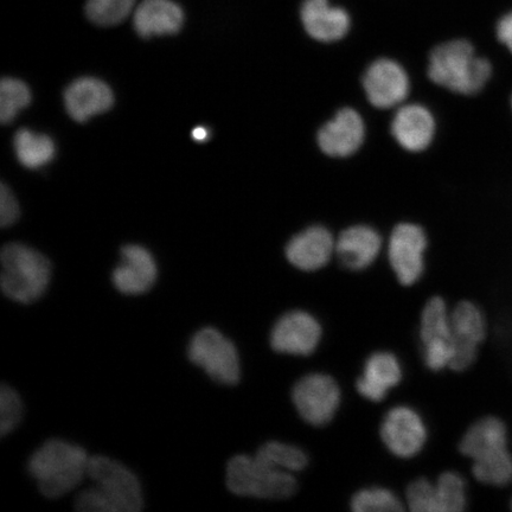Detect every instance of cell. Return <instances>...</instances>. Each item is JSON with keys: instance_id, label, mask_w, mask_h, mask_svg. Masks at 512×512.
Instances as JSON below:
<instances>
[{"instance_id": "cell-1", "label": "cell", "mask_w": 512, "mask_h": 512, "mask_svg": "<svg viewBox=\"0 0 512 512\" xmlns=\"http://www.w3.org/2000/svg\"><path fill=\"white\" fill-rule=\"evenodd\" d=\"M94 483L78 496L76 510L82 512H138L144 507L143 491L134 473L104 456L89 460L88 475Z\"/></svg>"}, {"instance_id": "cell-2", "label": "cell", "mask_w": 512, "mask_h": 512, "mask_svg": "<svg viewBox=\"0 0 512 512\" xmlns=\"http://www.w3.org/2000/svg\"><path fill=\"white\" fill-rule=\"evenodd\" d=\"M459 452L472 460V473L479 483L504 486L512 479V454L507 426L496 416H485L467 428Z\"/></svg>"}, {"instance_id": "cell-3", "label": "cell", "mask_w": 512, "mask_h": 512, "mask_svg": "<svg viewBox=\"0 0 512 512\" xmlns=\"http://www.w3.org/2000/svg\"><path fill=\"white\" fill-rule=\"evenodd\" d=\"M428 78L439 87L460 95H476L483 91L492 76V64L479 56L466 40L439 44L428 57Z\"/></svg>"}, {"instance_id": "cell-4", "label": "cell", "mask_w": 512, "mask_h": 512, "mask_svg": "<svg viewBox=\"0 0 512 512\" xmlns=\"http://www.w3.org/2000/svg\"><path fill=\"white\" fill-rule=\"evenodd\" d=\"M91 457L79 445L50 439L32 454L29 472L42 495L60 498L69 494L88 475Z\"/></svg>"}, {"instance_id": "cell-5", "label": "cell", "mask_w": 512, "mask_h": 512, "mask_svg": "<svg viewBox=\"0 0 512 512\" xmlns=\"http://www.w3.org/2000/svg\"><path fill=\"white\" fill-rule=\"evenodd\" d=\"M0 285L6 297L14 302L31 304L47 291L51 278L49 260L22 243H9L3 248Z\"/></svg>"}, {"instance_id": "cell-6", "label": "cell", "mask_w": 512, "mask_h": 512, "mask_svg": "<svg viewBox=\"0 0 512 512\" xmlns=\"http://www.w3.org/2000/svg\"><path fill=\"white\" fill-rule=\"evenodd\" d=\"M226 478L228 489L241 497L284 501L298 490L296 475L277 469L256 454H239L230 459Z\"/></svg>"}, {"instance_id": "cell-7", "label": "cell", "mask_w": 512, "mask_h": 512, "mask_svg": "<svg viewBox=\"0 0 512 512\" xmlns=\"http://www.w3.org/2000/svg\"><path fill=\"white\" fill-rule=\"evenodd\" d=\"M291 400L307 425L324 427L336 418L341 408L342 389L335 377L315 371L294 383Z\"/></svg>"}, {"instance_id": "cell-8", "label": "cell", "mask_w": 512, "mask_h": 512, "mask_svg": "<svg viewBox=\"0 0 512 512\" xmlns=\"http://www.w3.org/2000/svg\"><path fill=\"white\" fill-rule=\"evenodd\" d=\"M419 339L422 361L428 370L439 373L450 368L454 341L451 311L443 297L433 296L422 307Z\"/></svg>"}, {"instance_id": "cell-9", "label": "cell", "mask_w": 512, "mask_h": 512, "mask_svg": "<svg viewBox=\"0 0 512 512\" xmlns=\"http://www.w3.org/2000/svg\"><path fill=\"white\" fill-rule=\"evenodd\" d=\"M188 355L190 361L206 371L211 380L224 386L240 381L241 364L238 349L221 331L204 328L192 337Z\"/></svg>"}, {"instance_id": "cell-10", "label": "cell", "mask_w": 512, "mask_h": 512, "mask_svg": "<svg viewBox=\"0 0 512 512\" xmlns=\"http://www.w3.org/2000/svg\"><path fill=\"white\" fill-rule=\"evenodd\" d=\"M380 438L392 456L411 460L424 451L428 441V427L415 408L399 405L383 415Z\"/></svg>"}, {"instance_id": "cell-11", "label": "cell", "mask_w": 512, "mask_h": 512, "mask_svg": "<svg viewBox=\"0 0 512 512\" xmlns=\"http://www.w3.org/2000/svg\"><path fill=\"white\" fill-rule=\"evenodd\" d=\"M323 335L322 323L315 315L294 309L283 313L274 323L270 344L280 355L309 357L319 348Z\"/></svg>"}, {"instance_id": "cell-12", "label": "cell", "mask_w": 512, "mask_h": 512, "mask_svg": "<svg viewBox=\"0 0 512 512\" xmlns=\"http://www.w3.org/2000/svg\"><path fill=\"white\" fill-rule=\"evenodd\" d=\"M428 239L424 228L415 223H399L388 243V260L402 286L418 284L425 273Z\"/></svg>"}, {"instance_id": "cell-13", "label": "cell", "mask_w": 512, "mask_h": 512, "mask_svg": "<svg viewBox=\"0 0 512 512\" xmlns=\"http://www.w3.org/2000/svg\"><path fill=\"white\" fill-rule=\"evenodd\" d=\"M454 354L450 369L462 373L473 366L480 345L488 334L484 312L470 300H462L451 311Z\"/></svg>"}, {"instance_id": "cell-14", "label": "cell", "mask_w": 512, "mask_h": 512, "mask_svg": "<svg viewBox=\"0 0 512 512\" xmlns=\"http://www.w3.org/2000/svg\"><path fill=\"white\" fill-rule=\"evenodd\" d=\"M362 85L370 104L379 110L402 105L411 91L406 69L386 57L370 64L363 74Z\"/></svg>"}, {"instance_id": "cell-15", "label": "cell", "mask_w": 512, "mask_h": 512, "mask_svg": "<svg viewBox=\"0 0 512 512\" xmlns=\"http://www.w3.org/2000/svg\"><path fill=\"white\" fill-rule=\"evenodd\" d=\"M366 139V124L354 108L344 107L334 119L326 121L317 133V144L324 155L348 158L361 149Z\"/></svg>"}, {"instance_id": "cell-16", "label": "cell", "mask_w": 512, "mask_h": 512, "mask_svg": "<svg viewBox=\"0 0 512 512\" xmlns=\"http://www.w3.org/2000/svg\"><path fill=\"white\" fill-rule=\"evenodd\" d=\"M336 239L320 224L307 227L294 235L285 247V256L298 271L312 273L322 270L335 256Z\"/></svg>"}, {"instance_id": "cell-17", "label": "cell", "mask_w": 512, "mask_h": 512, "mask_svg": "<svg viewBox=\"0 0 512 512\" xmlns=\"http://www.w3.org/2000/svg\"><path fill=\"white\" fill-rule=\"evenodd\" d=\"M403 380V367L392 351L373 352L364 361L362 374L356 380V390L361 398L380 403L386 400L390 390L399 387Z\"/></svg>"}, {"instance_id": "cell-18", "label": "cell", "mask_w": 512, "mask_h": 512, "mask_svg": "<svg viewBox=\"0 0 512 512\" xmlns=\"http://www.w3.org/2000/svg\"><path fill=\"white\" fill-rule=\"evenodd\" d=\"M158 277V268L146 248L128 245L121 249V262L113 272V284L126 296H139L151 290Z\"/></svg>"}, {"instance_id": "cell-19", "label": "cell", "mask_w": 512, "mask_h": 512, "mask_svg": "<svg viewBox=\"0 0 512 512\" xmlns=\"http://www.w3.org/2000/svg\"><path fill=\"white\" fill-rule=\"evenodd\" d=\"M437 131L434 115L419 104L402 105L395 113L390 125L395 142L403 150L412 153L424 152L431 146Z\"/></svg>"}, {"instance_id": "cell-20", "label": "cell", "mask_w": 512, "mask_h": 512, "mask_svg": "<svg viewBox=\"0 0 512 512\" xmlns=\"http://www.w3.org/2000/svg\"><path fill=\"white\" fill-rule=\"evenodd\" d=\"M382 236L367 224L344 229L336 239L335 255L344 268L352 272L367 270L379 258Z\"/></svg>"}, {"instance_id": "cell-21", "label": "cell", "mask_w": 512, "mask_h": 512, "mask_svg": "<svg viewBox=\"0 0 512 512\" xmlns=\"http://www.w3.org/2000/svg\"><path fill=\"white\" fill-rule=\"evenodd\" d=\"M300 19L306 34L320 43H334L349 34L351 18L347 11L329 0H304Z\"/></svg>"}, {"instance_id": "cell-22", "label": "cell", "mask_w": 512, "mask_h": 512, "mask_svg": "<svg viewBox=\"0 0 512 512\" xmlns=\"http://www.w3.org/2000/svg\"><path fill=\"white\" fill-rule=\"evenodd\" d=\"M69 117L78 123L107 112L114 104L110 86L95 78H81L70 83L63 95Z\"/></svg>"}, {"instance_id": "cell-23", "label": "cell", "mask_w": 512, "mask_h": 512, "mask_svg": "<svg viewBox=\"0 0 512 512\" xmlns=\"http://www.w3.org/2000/svg\"><path fill=\"white\" fill-rule=\"evenodd\" d=\"M182 6L174 0H143L133 15V27L142 38L175 35L184 24Z\"/></svg>"}, {"instance_id": "cell-24", "label": "cell", "mask_w": 512, "mask_h": 512, "mask_svg": "<svg viewBox=\"0 0 512 512\" xmlns=\"http://www.w3.org/2000/svg\"><path fill=\"white\" fill-rule=\"evenodd\" d=\"M14 149L18 162L28 169H40L54 159L56 147L47 134L22 128L14 138Z\"/></svg>"}, {"instance_id": "cell-25", "label": "cell", "mask_w": 512, "mask_h": 512, "mask_svg": "<svg viewBox=\"0 0 512 512\" xmlns=\"http://www.w3.org/2000/svg\"><path fill=\"white\" fill-rule=\"evenodd\" d=\"M256 456L277 469L293 473V475L303 472L310 464L309 454L304 448L285 443V441H268L259 448Z\"/></svg>"}, {"instance_id": "cell-26", "label": "cell", "mask_w": 512, "mask_h": 512, "mask_svg": "<svg viewBox=\"0 0 512 512\" xmlns=\"http://www.w3.org/2000/svg\"><path fill=\"white\" fill-rule=\"evenodd\" d=\"M350 508L355 512H401L406 503L393 490L384 486H367L352 495Z\"/></svg>"}, {"instance_id": "cell-27", "label": "cell", "mask_w": 512, "mask_h": 512, "mask_svg": "<svg viewBox=\"0 0 512 512\" xmlns=\"http://www.w3.org/2000/svg\"><path fill=\"white\" fill-rule=\"evenodd\" d=\"M435 488H437L439 512H462L466 509L469 503L467 483L459 472L441 473L435 482Z\"/></svg>"}, {"instance_id": "cell-28", "label": "cell", "mask_w": 512, "mask_h": 512, "mask_svg": "<svg viewBox=\"0 0 512 512\" xmlns=\"http://www.w3.org/2000/svg\"><path fill=\"white\" fill-rule=\"evenodd\" d=\"M31 102V92L25 83L14 78H4L0 83V120L4 125L11 124L19 112Z\"/></svg>"}, {"instance_id": "cell-29", "label": "cell", "mask_w": 512, "mask_h": 512, "mask_svg": "<svg viewBox=\"0 0 512 512\" xmlns=\"http://www.w3.org/2000/svg\"><path fill=\"white\" fill-rule=\"evenodd\" d=\"M136 0H87L86 16L99 27H114L131 15Z\"/></svg>"}, {"instance_id": "cell-30", "label": "cell", "mask_w": 512, "mask_h": 512, "mask_svg": "<svg viewBox=\"0 0 512 512\" xmlns=\"http://www.w3.org/2000/svg\"><path fill=\"white\" fill-rule=\"evenodd\" d=\"M405 503L413 512H439L435 483L425 477L412 480L406 488Z\"/></svg>"}, {"instance_id": "cell-31", "label": "cell", "mask_w": 512, "mask_h": 512, "mask_svg": "<svg viewBox=\"0 0 512 512\" xmlns=\"http://www.w3.org/2000/svg\"><path fill=\"white\" fill-rule=\"evenodd\" d=\"M23 415L22 400L14 389L3 386L0 389V434L8 435L21 422Z\"/></svg>"}, {"instance_id": "cell-32", "label": "cell", "mask_w": 512, "mask_h": 512, "mask_svg": "<svg viewBox=\"0 0 512 512\" xmlns=\"http://www.w3.org/2000/svg\"><path fill=\"white\" fill-rule=\"evenodd\" d=\"M19 204L12 191L2 184L0 189V224L3 228L12 226L19 217Z\"/></svg>"}, {"instance_id": "cell-33", "label": "cell", "mask_w": 512, "mask_h": 512, "mask_svg": "<svg viewBox=\"0 0 512 512\" xmlns=\"http://www.w3.org/2000/svg\"><path fill=\"white\" fill-rule=\"evenodd\" d=\"M496 34L498 41L512 54V11L499 19Z\"/></svg>"}, {"instance_id": "cell-34", "label": "cell", "mask_w": 512, "mask_h": 512, "mask_svg": "<svg viewBox=\"0 0 512 512\" xmlns=\"http://www.w3.org/2000/svg\"><path fill=\"white\" fill-rule=\"evenodd\" d=\"M191 136L192 138H194V140H196V142L203 143L207 142V140L209 139L210 132L207 130L206 127L198 126L195 128L194 131H192Z\"/></svg>"}, {"instance_id": "cell-35", "label": "cell", "mask_w": 512, "mask_h": 512, "mask_svg": "<svg viewBox=\"0 0 512 512\" xmlns=\"http://www.w3.org/2000/svg\"><path fill=\"white\" fill-rule=\"evenodd\" d=\"M511 107H512V98H511Z\"/></svg>"}, {"instance_id": "cell-36", "label": "cell", "mask_w": 512, "mask_h": 512, "mask_svg": "<svg viewBox=\"0 0 512 512\" xmlns=\"http://www.w3.org/2000/svg\"><path fill=\"white\" fill-rule=\"evenodd\" d=\"M512 503V502H511Z\"/></svg>"}]
</instances>
